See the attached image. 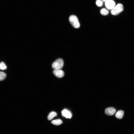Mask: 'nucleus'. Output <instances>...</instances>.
I'll return each instance as SVG.
<instances>
[{
	"mask_svg": "<svg viewBox=\"0 0 134 134\" xmlns=\"http://www.w3.org/2000/svg\"><path fill=\"white\" fill-rule=\"evenodd\" d=\"M6 77V75L4 72L0 71V81H2L5 80Z\"/></svg>",
	"mask_w": 134,
	"mask_h": 134,
	"instance_id": "f8f14e48",
	"label": "nucleus"
},
{
	"mask_svg": "<svg viewBox=\"0 0 134 134\" xmlns=\"http://www.w3.org/2000/svg\"><path fill=\"white\" fill-rule=\"evenodd\" d=\"M64 61L61 58H59L56 60L52 64V68L55 70H61L64 66Z\"/></svg>",
	"mask_w": 134,
	"mask_h": 134,
	"instance_id": "f257e3e1",
	"label": "nucleus"
},
{
	"mask_svg": "<svg viewBox=\"0 0 134 134\" xmlns=\"http://www.w3.org/2000/svg\"><path fill=\"white\" fill-rule=\"evenodd\" d=\"M7 69V67L4 62H2L0 63V69L4 70Z\"/></svg>",
	"mask_w": 134,
	"mask_h": 134,
	"instance_id": "ddd939ff",
	"label": "nucleus"
},
{
	"mask_svg": "<svg viewBox=\"0 0 134 134\" xmlns=\"http://www.w3.org/2000/svg\"><path fill=\"white\" fill-rule=\"evenodd\" d=\"M108 0H102V1L103 2H106Z\"/></svg>",
	"mask_w": 134,
	"mask_h": 134,
	"instance_id": "2eb2a0df",
	"label": "nucleus"
},
{
	"mask_svg": "<svg viewBox=\"0 0 134 134\" xmlns=\"http://www.w3.org/2000/svg\"><path fill=\"white\" fill-rule=\"evenodd\" d=\"M116 111V109L113 107H110L106 109L105 110V114L108 115H113Z\"/></svg>",
	"mask_w": 134,
	"mask_h": 134,
	"instance_id": "39448f33",
	"label": "nucleus"
},
{
	"mask_svg": "<svg viewBox=\"0 0 134 134\" xmlns=\"http://www.w3.org/2000/svg\"><path fill=\"white\" fill-rule=\"evenodd\" d=\"M124 10V7L120 4H118L111 11V14L114 15H117L119 14Z\"/></svg>",
	"mask_w": 134,
	"mask_h": 134,
	"instance_id": "7ed1b4c3",
	"label": "nucleus"
},
{
	"mask_svg": "<svg viewBox=\"0 0 134 134\" xmlns=\"http://www.w3.org/2000/svg\"><path fill=\"white\" fill-rule=\"evenodd\" d=\"M69 21L72 26L76 29L79 28L80 24L77 17L75 15H71L69 18Z\"/></svg>",
	"mask_w": 134,
	"mask_h": 134,
	"instance_id": "f03ea898",
	"label": "nucleus"
},
{
	"mask_svg": "<svg viewBox=\"0 0 134 134\" xmlns=\"http://www.w3.org/2000/svg\"><path fill=\"white\" fill-rule=\"evenodd\" d=\"M62 121L60 119H57L53 120L51 122L52 123L56 125H59L62 124Z\"/></svg>",
	"mask_w": 134,
	"mask_h": 134,
	"instance_id": "9d476101",
	"label": "nucleus"
},
{
	"mask_svg": "<svg viewBox=\"0 0 134 134\" xmlns=\"http://www.w3.org/2000/svg\"><path fill=\"white\" fill-rule=\"evenodd\" d=\"M100 13L103 15H108L109 13V11L106 9L103 8L100 10Z\"/></svg>",
	"mask_w": 134,
	"mask_h": 134,
	"instance_id": "9b49d317",
	"label": "nucleus"
},
{
	"mask_svg": "<svg viewBox=\"0 0 134 134\" xmlns=\"http://www.w3.org/2000/svg\"><path fill=\"white\" fill-rule=\"evenodd\" d=\"M115 4L113 0H108L105 2L106 7L110 10H112L115 7Z\"/></svg>",
	"mask_w": 134,
	"mask_h": 134,
	"instance_id": "20e7f679",
	"label": "nucleus"
},
{
	"mask_svg": "<svg viewBox=\"0 0 134 134\" xmlns=\"http://www.w3.org/2000/svg\"><path fill=\"white\" fill-rule=\"evenodd\" d=\"M53 73L55 76L59 78L62 77L64 75V72L61 70H54L53 71Z\"/></svg>",
	"mask_w": 134,
	"mask_h": 134,
	"instance_id": "423d86ee",
	"label": "nucleus"
},
{
	"mask_svg": "<svg viewBox=\"0 0 134 134\" xmlns=\"http://www.w3.org/2000/svg\"><path fill=\"white\" fill-rule=\"evenodd\" d=\"M57 115L56 113L54 111H52L48 115V119L49 120H51L54 117L57 116Z\"/></svg>",
	"mask_w": 134,
	"mask_h": 134,
	"instance_id": "1a4fd4ad",
	"label": "nucleus"
},
{
	"mask_svg": "<svg viewBox=\"0 0 134 134\" xmlns=\"http://www.w3.org/2000/svg\"><path fill=\"white\" fill-rule=\"evenodd\" d=\"M62 115L67 119H71V118L72 115L70 111L67 110L65 109L62 112Z\"/></svg>",
	"mask_w": 134,
	"mask_h": 134,
	"instance_id": "0eeeda50",
	"label": "nucleus"
},
{
	"mask_svg": "<svg viewBox=\"0 0 134 134\" xmlns=\"http://www.w3.org/2000/svg\"><path fill=\"white\" fill-rule=\"evenodd\" d=\"M96 4L97 6L100 7L102 6L103 3L102 1L100 0H97L96 2Z\"/></svg>",
	"mask_w": 134,
	"mask_h": 134,
	"instance_id": "4468645a",
	"label": "nucleus"
},
{
	"mask_svg": "<svg viewBox=\"0 0 134 134\" xmlns=\"http://www.w3.org/2000/svg\"><path fill=\"white\" fill-rule=\"evenodd\" d=\"M124 114V112L123 111L120 110L117 112L115 116L116 118L120 119L123 118Z\"/></svg>",
	"mask_w": 134,
	"mask_h": 134,
	"instance_id": "6e6552de",
	"label": "nucleus"
}]
</instances>
